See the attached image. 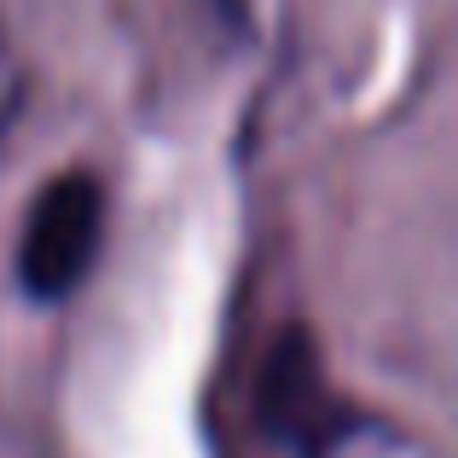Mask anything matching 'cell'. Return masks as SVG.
Listing matches in <instances>:
<instances>
[{
	"mask_svg": "<svg viewBox=\"0 0 458 458\" xmlns=\"http://www.w3.org/2000/svg\"><path fill=\"white\" fill-rule=\"evenodd\" d=\"M256 424L284 458H343L348 441L371 429V418H360L354 401L331 389L308 325H284L256 377Z\"/></svg>",
	"mask_w": 458,
	"mask_h": 458,
	"instance_id": "cell-1",
	"label": "cell"
},
{
	"mask_svg": "<svg viewBox=\"0 0 458 458\" xmlns=\"http://www.w3.org/2000/svg\"><path fill=\"white\" fill-rule=\"evenodd\" d=\"M105 221H111V198L105 180L93 168H64L58 180H47L30 198L18 233V291L41 308H58L88 284V273L99 267L105 250Z\"/></svg>",
	"mask_w": 458,
	"mask_h": 458,
	"instance_id": "cell-2",
	"label": "cell"
},
{
	"mask_svg": "<svg viewBox=\"0 0 458 458\" xmlns=\"http://www.w3.org/2000/svg\"><path fill=\"white\" fill-rule=\"evenodd\" d=\"M23 99H30V81H23L18 47L6 41V23H0V140H6V128H12V123H18Z\"/></svg>",
	"mask_w": 458,
	"mask_h": 458,
	"instance_id": "cell-3",
	"label": "cell"
}]
</instances>
